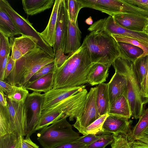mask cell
I'll return each mask as SVG.
<instances>
[{"label": "cell", "mask_w": 148, "mask_h": 148, "mask_svg": "<svg viewBox=\"0 0 148 148\" xmlns=\"http://www.w3.org/2000/svg\"><path fill=\"white\" fill-rule=\"evenodd\" d=\"M69 18L72 22H77L79 12L83 7L79 0H66Z\"/></svg>", "instance_id": "32"}, {"label": "cell", "mask_w": 148, "mask_h": 148, "mask_svg": "<svg viewBox=\"0 0 148 148\" xmlns=\"http://www.w3.org/2000/svg\"><path fill=\"white\" fill-rule=\"evenodd\" d=\"M21 136L13 133L0 136V148H15Z\"/></svg>", "instance_id": "33"}, {"label": "cell", "mask_w": 148, "mask_h": 148, "mask_svg": "<svg viewBox=\"0 0 148 148\" xmlns=\"http://www.w3.org/2000/svg\"><path fill=\"white\" fill-rule=\"evenodd\" d=\"M108 116L107 114H104L91 124L85 129L84 135L89 134L95 135L102 134L103 125Z\"/></svg>", "instance_id": "35"}, {"label": "cell", "mask_w": 148, "mask_h": 148, "mask_svg": "<svg viewBox=\"0 0 148 148\" xmlns=\"http://www.w3.org/2000/svg\"><path fill=\"white\" fill-rule=\"evenodd\" d=\"M26 136L25 138L22 137L21 148H39V147L32 140L30 137Z\"/></svg>", "instance_id": "43"}, {"label": "cell", "mask_w": 148, "mask_h": 148, "mask_svg": "<svg viewBox=\"0 0 148 148\" xmlns=\"http://www.w3.org/2000/svg\"><path fill=\"white\" fill-rule=\"evenodd\" d=\"M83 8L93 9L112 16L121 13L141 14L142 10L127 0H79Z\"/></svg>", "instance_id": "8"}, {"label": "cell", "mask_w": 148, "mask_h": 148, "mask_svg": "<svg viewBox=\"0 0 148 148\" xmlns=\"http://www.w3.org/2000/svg\"><path fill=\"white\" fill-rule=\"evenodd\" d=\"M0 105L4 107H6L8 105L7 96L1 90H0Z\"/></svg>", "instance_id": "48"}, {"label": "cell", "mask_w": 148, "mask_h": 148, "mask_svg": "<svg viewBox=\"0 0 148 148\" xmlns=\"http://www.w3.org/2000/svg\"><path fill=\"white\" fill-rule=\"evenodd\" d=\"M54 61L40 69L32 77L28 83L33 82L54 71L55 64Z\"/></svg>", "instance_id": "38"}, {"label": "cell", "mask_w": 148, "mask_h": 148, "mask_svg": "<svg viewBox=\"0 0 148 148\" xmlns=\"http://www.w3.org/2000/svg\"><path fill=\"white\" fill-rule=\"evenodd\" d=\"M148 103V98L145 101L144 104L146 103Z\"/></svg>", "instance_id": "52"}, {"label": "cell", "mask_w": 148, "mask_h": 148, "mask_svg": "<svg viewBox=\"0 0 148 148\" xmlns=\"http://www.w3.org/2000/svg\"><path fill=\"white\" fill-rule=\"evenodd\" d=\"M22 137V136H21L18 144L16 146L15 148H21V142Z\"/></svg>", "instance_id": "51"}, {"label": "cell", "mask_w": 148, "mask_h": 148, "mask_svg": "<svg viewBox=\"0 0 148 148\" xmlns=\"http://www.w3.org/2000/svg\"><path fill=\"white\" fill-rule=\"evenodd\" d=\"M86 146L85 145L74 141L64 143L53 148H85Z\"/></svg>", "instance_id": "42"}, {"label": "cell", "mask_w": 148, "mask_h": 148, "mask_svg": "<svg viewBox=\"0 0 148 148\" xmlns=\"http://www.w3.org/2000/svg\"><path fill=\"white\" fill-rule=\"evenodd\" d=\"M69 56L62 65L54 69L53 89L78 86L88 83V76L93 63L88 49L81 45Z\"/></svg>", "instance_id": "1"}, {"label": "cell", "mask_w": 148, "mask_h": 148, "mask_svg": "<svg viewBox=\"0 0 148 148\" xmlns=\"http://www.w3.org/2000/svg\"><path fill=\"white\" fill-rule=\"evenodd\" d=\"M54 0H22L23 10L27 15L33 16L51 8Z\"/></svg>", "instance_id": "22"}, {"label": "cell", "mask_w": 148, "mask_h": 148, "mask_svg": "<svg viewBox=\"0 0 148 148\" xmlns=\"http://www.w3.org/2000/svg\"><path fill=\"white\" fill-rule=\"evenodd\" d=\"M110 104L127 91V80L125 75L115 71L108 83Z\"/></svg>", "instance_id": "18"}, {"label": "cell", "mask_w": 148, "mask_h": 148, "mask_svg": "<svg viewBox=\"0 0 148 148\" xmlns=\"http://www.w3.org/2000/svg\"><path fill=\"white\" fill-rule=\"evenodd\" d=\"M84 85L74 87H67L51 89L43 94L44 101L42 110H48L51 108L85 89Z\"/></svg>", "instance_id": "13"}, {"label": "cell", "mask_w": 148, "mask_h": 148, "mask_svg": "<svg viewBox=\"0 0 148 148\" xmlns=\"http://www.w3.org/2000/svg\"><path fill=\"white\" fill-rule=\"evenodd\" d=\"M68 23L69 15L66 1L60 0L56 29L55 43L53 47L54 58L60 50H61L64 52Z\"/></svg>", "instance_id": "11"}, {"label": "cell", "mask_w": 148, "mask_h": 148, "mask_svg": "<svg viewBox=\"0 0 148 148\" xmlns=\"http://www.w3.org/2000/svg\"><path fill=\"white\" fill-rule=\"evenodd\" d=\"M134 69L140 88L148 69V54L141 56L133 62Z\"/></svg>", "instance_id": "29"}, {"label": "cell", "mask_w": 148, "mask_h": 148, "mask_svg": "<svg viewBox=\"0 0 148 148\" xmlns=\"http://www.w3.org/2000/svg\"><path fill=\"white\" fill-rule=\"evenodd\" d=\"M143 32L148 36V17L147 22L143 29Z\"/></svg>", "instance_id": "49"}, {"label": "cell", "mask_w": 148, "mask_h": 148, "mask_svg": "<svg viewBox=\"0 0 148 148\" xmlns=\"http://www.w3.org/2000/svg\"><path fill=\"white\" fill-rule=\"evenodd\" d=\"M54 60V58L37 47L14 62L12 72L5 79L12 85L25 88L34 75Z\"/></svg>", "instance_id": "2"}, {"label": "cell", "mask_w": 148, "mask_h": 148, "mask_svg": "<svg viewBox=\"0 0 148 148\" xmlns=\"http://www.w3.org/2000/svg\"><path fill=\"white\" fill-rule=\"evenodd\" d=\"M140 93L144 104L148 98V69L140 86Z\"/></svg>", "instance_id": "41"}, {"label": "cell", "mask_w": 148, "mask_h": 148, "mask_svg": "<svg viewBox=\"0 0 148 148\" xmlns=\"http://www.w3.org/2000/svg\"><path fill=\"white\" fill-rule=\"evenodd\" d=\"M112 134L111 148H132L134 142L130 141L128 134L120 133Z\"/></svg>", "instance_id": "30"}, {"label": "cell", "mask_w": 148, "mask_h": 148, "mask_svg": "<svg viewBox=\"0 0 148 148\" xmlns=\"http://www.w3.org/2000/svg\"><path fill=\"white\" fill-rule=\"evenodd\" d=\"M81 32L77 22H72L69 19L67 36L65 42L64 54L72 55L81 47Z\"/></svg>", "instance_id": "17"}, {"label": "cell", "mask_w": 148, "mask_h": 148, "mask_svg": "<svg viewBox=\"0 0 148 148\" xmlns=\"http://www.w3.org/2000/svg\"><path fill=\"white\" fill-rule=\"evenodd\" d=\"M112 36L117 42L128 43L140 48L144 51V53L142 56L148 54V44L131 38L116 35Z\"/></svg>", "instance_id": "34"}, {"label": "cell", "mask_w": 148, "mask_h": 148, "mask_svg": "<svg viewBox=\"0 0 148 148\" xmlns=\"http://www.w3.org/2000/svg\"><path fill=\"white\" fill-rule=\"evenodd\" d=\"M66 117L64 113L59 109L43 110L35 129V131L41 130L56 121Z\"/></svg>", "instance_id": "23"}, {"label": "cell", "mask_w": 148, "mask_h": 148, "mask_svg": "<svg viewBox=\"0 0 148 148\" xmlns=\"http://www.w3.org/2000/svg\"><path fill=\"white\" fill-rule=\"evenodd\" d=\"M97 88H90L88 93L85 106L81 116L76 120L73 126L84 135L86 128L101 116L97 104Z\"/></svg>", "instance_id": "9"}, {"label": "cell", "mask_w": 148, "mask_h": 148, "mask_svg": "<svg viewBox=\"0 0 148 148\" xmlns=\"http://www.w3.org/2000/svg\"><path fill=\"white\" fill-rule=\"evenodd\" d=\"M9 56L10 55H8L5 57L2 64L0 66V80H5V70Z\"/></svg>", "instance_id": "46"}, {"label": "cell", "mask_w": 148, "mask_h": 148, "mask_svg": "<svg viewBox=\"0 0 148 148\" xmlns=\"http://www.w3.org/2000/svg\"><path fill=\"white\" fill-rule=\"evenodd\" d=\"M99 138V135L97 136L95 135L89 134L83 136H80L74 141L86 145H87L92 143Z\"/></svg>", "instance_id": "40"}, {"label": "cell", "mask_w": 148, "mask_h": 148, "mask_svg": "<svg viewBox=\"0 0 148 148\" xmlns=\"http://www.w3.org/2000/svg\"><path fill=\"white\" fill-rule=\"evenodd\" d=\"M112 17L119 25L129 30L143 32L148 16L138 14L119 13Z\"/></svg>", "instance_id": "15"}, {"label": "cell", "mask_w": 148, "mask_h": 148, "mask_svg": "<svg viewBox=\"0 0 148 148\" xmlns=\"http://www.w3.org/2000/svg\"><path fill=\"white\" fill-rule=\"evenodd\" d=\"M96 87L97 106L101 116L107 114L110 106L108 83H103Z\"/></svg>", "instance_id": "26"}, {"label": "cell", "mask_w": 148, "mask_h": 148, "mask_svg": "<svg viewBox=\"0 0 148 148\" xmlns=\"http://www.w3.org/2000/svg\"><path fill=\"white\" fill-rule=\"evenodd\" d=\"M109 68L101 64L93 63L88 76V83L94 86L104 83L108 77Z\"/></svg>", "instance_id": "24"}, {"label": "cell", "mask_w": 148, "mask_h": 148, "mask_svg": "<svg viewBox=\"0 0 148 148\" xmlns=\"http://www.w3.org/2000/svg\"><path fill=\"white\" fill-rule=\"evenodd\" d=\"M85 23L88 25H92L93 24V20L91 16L87 18L85 21Z\"/></svg>", "instance_id": "50"}, {"label": "cell", "mask_w": 148, "mask_h": 148, "mask_svg": "<svg viewBox=\"0 0 148 148\" xmlns=\"http://www.w3.org/2000/svg\"><path fill=\"white\" fill-rule=\"evenodd\" d=\"M8 105H0V136L13 133L26 136L27 133V111L24 103L12 101L7 98Z\"/></svg>", "instance_id": "4"}, {"label": "cell", "mask_w": 148, "mask_h": 148, "mask_svg": "<svg viewBox=\"0 0 148 148\" xmlns=\"http://www.w3.org/2000/svg\"><path fill=\"white\" fill-rule=\"evenodd\" d=\"M99 28L101 31L111 35H116L131 38L148 44V36L147 34L143 32L133 31L122 27L110 16L101 20Z\"/></svg>", "instance_id": "12"}, {"label": "cell", "mask_w": 148, "mask_h": 148, "mask_svg": "<svg viewBox=\"0 0 148 148\" xmlns=\"http://www.w3.org/2000/svg\"><path fill=\"white\" fill-rule=\"evenodd\" d=\"M132 148H148V129L133 142Z\"/></svg>", "instance_id": "39"}, {"label": "cell", "mask_w": 148, "mask_h": 148, "mask_svg": "<svg viewBox=\"0 0 148 148\" xmlns=\"http://www.w3.org/2000/svg\"><path fill=\"white\" fill-rule=\"evenodd\" d=\"M0 9L9 15L14 21L21 34L34 38L38 42L37 47L54 58L53 49L45 42L33 27L27 19H25L15 11L8 2L0 0Z\"/></svg>", "instance_id": "7"}, {"label": "cell", "mask_w": 148, "mask_h": 148, "mask_svg": "<svg viewBox=\"0 0 148 148\" xmlns=\"http://www.w3.org/2000/svg\"><path fill=\"white\" fill-rule=\"evenodd\" d=\"M128 119L125 117L108 115L103 125L102 134L122 133L129 134L132 121H129Z\"/></svg>", "instance_id": "16"}, {"label": "cell", "mask_w": 148, "mask_h": 148, "mask_svg": "<svg viewBox=\"0 0 148 148\" xmlns=\"http://www.w3.org/2000/svg\"><path fill=\"white\" fill-rule=\"evenodd\" d=\"M117 43L120 55L133 62L144 53L143 50L139 47L124 42Z\"/></svg>", "instance_id": "27"}, {"label": "cell", "mask_w": 148, "mask_h": 148, "mask_svg": "<svg viewBox=\"0 0 148 148\" xmlns=\"http://www.w3.org/2000/svg\"><path fill=\"white\" fill-rule=\"evenodd\" d=\"M5 80H0V90H1L7 96L13 90L15 87Z\"/></svg>", "instance_id": "44"}, {"label": "cell", "mask_w": 148, "mask_h": 148, "mask_svg": "<svg viewBox=\"0 0 148 148\" xmlns=\"http://www.w3.org/2000/svg\"><path fill=\"white\" fill-rule=\"evenodd\" d=\"M11 47L8 38L0 32V66L5 57L10 55Z\"/></svg>", "instance_id": "36"}, {"label": "cell", "mask_w": 148, "mask_h": 148, "mask_svg": "<svg viewBox=\"0 0 148 148\" xmlns=\"http://www.w3.org/2000/svg\"><path fill=\"white\" fill-rule=\"evenodd\" d=\"M133 5L148 12V0H127Z\"/></svg>", "instance_id": "45"}, {"label": "cell", "mask_w": 148, "mask_h": 148, "mask_svg": "<svg viewBox=\"0 0 148 148\" xmlns=\"http://www.w3.org/2000/svg\"><path fill=\"white\" fill-rule=\"evenodd\" d=\"M14 62L12 59L11 56H9L8 58L5 74V79L12 72L14 65Z\"/></svg>", "instance_id": "47"}, {"label": "cell", "mask_w": 148, "mask_h": 148, "mask_svg": "<svg viewBox=\"0 0 148 148\" xmlns=\"http://www.w3.org/2000/svg\"><path fill=\"white\" fill-rule=\"evenodd\" d=\"M82 46L89 50L93 63L109 68L120 55L117 42L112 35L103 32H91L84 38Z\"/></svg>", "instance_id": "3"}, {"label": "cell", "mask_w": 148, "mask_h": 148, "mask_svg": "<svg viewBox=\"0 0 148 148\" xmlns=\"http://www.w3.org/2000/svg\"><path fill=\"white\" fill-rule=\"evenodd\" d=\"M64 117L37 134V140L42 148H53L60 144L73 142L80 136L74 131Z\"/></svg>", "instance_id": "6"}, {"label": "cell", "mask_w": 148, "mask_h": 148, "mask_svg": "<svg viewBox=\"0 0 148 148\" xmlns=\"http://www.w3.org/2000/svg\"><path fill=\"white\" fill-rule=\"evenodd\" d=\"M148 129V108L143 112L137 123L128 134L130 141L134 142L139 138Z\"/></svg>", "instance_id": "28"}, {"label": "cell", "mask_w": 148, "mask_h": 148, "mask_svg": "<svg viewBox=\"0 0 148 148\" xmlns=\"http://www.w3.org/2000/svg\"><path fill=\"white\" fill-rule=\"evenodd\" d=\"M44 101L43 94L33 91L29 94L24 103L27 111V133L30 137L34 132L42 110Z\"/></svg>", "instance_id": "10"}, {"label": "cell", "mask_w": 148, "mask_h": 148, "mask_svg": "<svg viewBox=\"0 0 148 148\" xmlns=\"http://www.w3.org/2000/svg\"><path fill=\"white\" fill-rule=\"evenodd\" d=\"M107 114L130 119L131 112L127 94L123 95L114 101L110 104Z\"/></svg>", "instance_id": "20"}, {"label": "cell", "mask_w": 148, "mask_h": 148, "mask_svg": "<svg viewBox=\"0 0 148 148\" xmlns=\"http://www.w3.org/2000/svg\"><path fill=\"white\" fill-rule=\"evenodd\" d=\"M115 71L126 76L127 80V98L132 116L139 119L143 112L144 103L140 85L135 72L133 62L120 55L112 64Z\"/></svg>", "instance_id": "5"}, {"label": "cell", "mask_w": 148, "mask_h": 148, "mask_svg": "<svg viewBox=\"0 0 148 148\" xmlns=\"http://www.w3.org/2000/svg\"><path fill=\"white\" fill-rule=\"evenodd\" d=\"M29 94L28 90L25 88L15 86L12 91L7 95V97L12 101L25 103Z\"/></svg>", "instance_id": "31"}, {"label": "cell", "mask_w": 148, "mask_h": 148, "mask_svg": "<svg viewBox=\"0 0 148 148\" xmlns=\"http://www.w3.org/2000/svg\"><path fill=\"white\" fill-rule=\"evenodd\" d=\"M54 74L53 71L33 82L28 83L25 88L34 92H47L53 88Z\"/></svg>", "instance_id": "21"}, {"label": "cell", "mask_w": 148, "mask_h": 148, "mask_svg": "<svg viewBox=\"0 0 148 148\" xmlns=\"http://www.w3.org/2000/svg\"><path fill=\"white\" fill-rule=\"evenodd\" d=\"M60 0H56L48 24L44 30L40 34L43 39L51 47L55 43L56 32Z\"/></svg>", "instance_id": "19"}, {"label": "cell", "mask_w": 148, "mask_h": 148, "mask_svg": "<svg viewBox=\"0 0 148 148\" xmlns=\"http://www.w3.org/2000/svg\"><path fill=\"white\" fill-rule=\"evenodd\" d=\"M11 56L15 62L37 47L38 42L34 38L21 34L18 37L10 38Z\"/></svg>", "instance_id": "14"}, {"label": "cell", "mask_w": 148, "mask_h": 148, "mask_svg": "<svg viewBox=\"0 0 148 148\" xmlns=\"http://www.w3.org/2000/svg\"><path fill=\"white\" fill-rule=\"evenodd\" d=\"M0 32L8 38L21 34L13 20L7 14L0 9Z\"/></svg>", "instance_id": "25"}, {"label": "cell", "mask_w": 148, "mask_h": 148, "mask_svg": "<svg viewBox=\"0 0 148 148\" xmlns=\"http://www.w3.org/2000/svg\"><path fill=\"white\" fill-rule=\"evenodd\" d=\"M100 138L91 144L86 145L85 148H105L111 143L113 138V134H102Z\"/></svg>", "instance_id": "37"}]
</instances>
